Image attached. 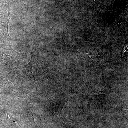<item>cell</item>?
<instances>
[{
  "instance_id": "1",
  "label": "cell",
  "mask_w": 128,
  "mask_h": 128,
  "mask_svg": "<svg viewBox=\"0 0 128 128\" xmlns=\"http://www.w3.org/2000/svg\"><path fill=\"white\" fill-rule=\"evenodd\" d=\"M92 94L94 96H98V95L105 94V93L103 92L96 91L94 92H92Z\"/></svg>"
}]
</instances>
